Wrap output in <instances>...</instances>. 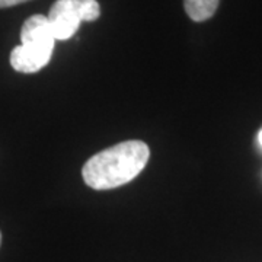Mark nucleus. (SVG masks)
<instances>
[{"label":"nucleus","instance_id":"obj_6","mask_svg":"<svg viewBox=\"0 0 262 262\" xmlns=\"http://www.w3.org/2000/svg\"><path fill=\"white\" fill-rule=\"evenodd\" d=\"M258 140H259V144L262 146V130L259 131V136H258Z\"/></svg>","mask_w":262,"mask_h":262},{"label":"nucleus","instance_id":"obj_3","mask_svg":"<svg viewBox=\"0 0 262 262\" xmlns=\"http://www.w3.org/2000/svg\"><path fill=\"white\" fill-rule=\"evenodd\" d=\"M101 16L96 0H56L48 12L53 34L58 41H66L77 32L82 22H94Z\"/></svg>","mask_w":262,"mask_h":262},{"label":"nucleus","instance_id":"obj_7","mask_svg":"<svg viewBox=\"0 0 262 262\" xmlns=\"http://www.w3.org/2000/svg\"><path fill=\"white\" fill-rule=\"evenodd\" d=\"M0 244H2V233H0Z\"/></svg>","mask_w":262,"mask_h":262},{"label":"nucleus","instance_id":"obj_2","mask_svg":"<svg viewBox=\"0 0 262 262\" xmlns=\"http://www.w3.org/2000/svg\"><path fill=\"white\" fill-rule=\"evenodd\" d=\"M56 41L48 16H29L20 29V46L10 53V66L19 73H37L50 63Z\"/></svg>","mask_w":262,"mask_h":262},{"label":"nucleus","instance_id":"obj_4","mask_svg":"<svg viewBox=\"0 0 262 262\" xmlns=\"http://www.w3.org/2000/svg\"><path fill=\"white\" fill-rule=\"evenodd\" d=\"M220 0H184V8L194 22H204L213 18Z\"/></svg>","mask_w":262,"mask_h":262},{"label":"nucleus","instance_id":"obj_5","mask_svg":"<svg viewBox=\"0 0 262 262\" xmlns=\"http://www.w3.org/2000/svg\"><path fill=\"white\" fill-rule=\"evenodd\" d=\"M29 0H0V9H5V8H12V6H16L20 3H25Z\"/></svg>","mask_w":262,"mask_h":262},{"label":"nucleus","instance_id":"obj_1","mask_svg":"<svg viewBox=\"0 0 262 262\" xmlns=\"http://www.w3.org/2000/svg\"><path fill=\"white\" fill-rule=\"evenodd\" d=\"M149 146L140 140H127L96 153L82 168L86 185L94 189H114L128 184L146 168Z\"/></svg>","mask_w":262,"mask_h":262}]
</instances>
